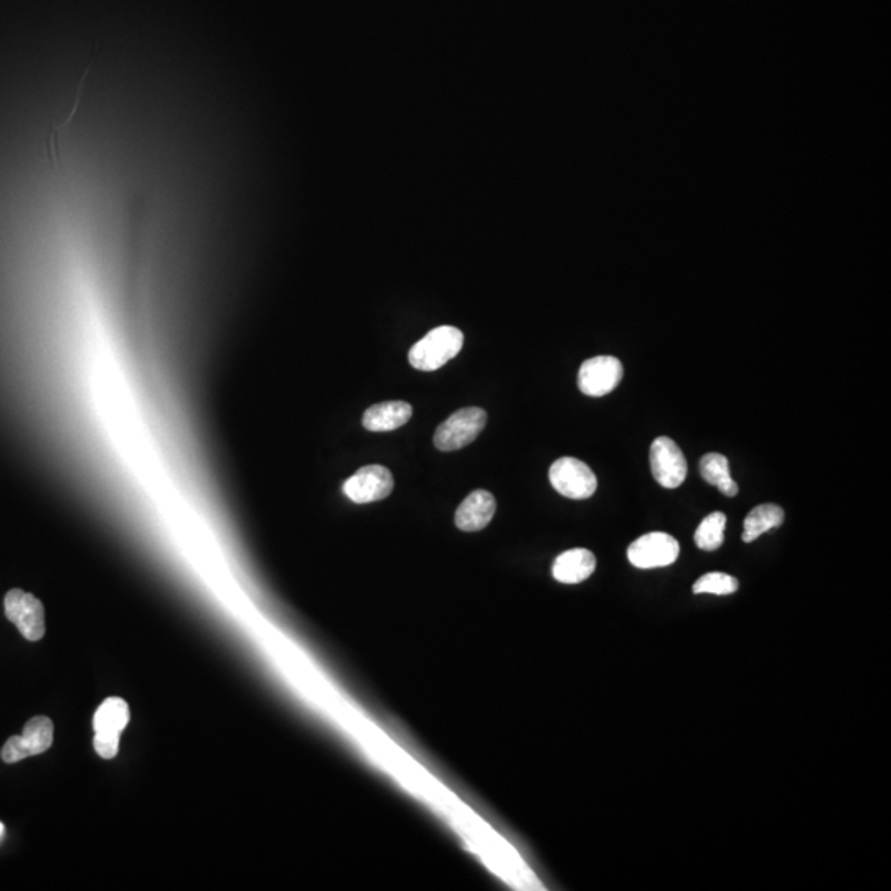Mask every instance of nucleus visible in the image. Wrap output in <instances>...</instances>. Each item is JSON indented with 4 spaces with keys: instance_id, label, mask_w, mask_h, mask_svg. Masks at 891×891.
<instances>
[{
    "instance_id": "obj_1",
    "label": "nucleus",
    "mask_w": 891,
    "mask_h": 891,
    "mask_svg": "<svg viewBox=\"0 0 891 891\" xmlns=\"http://www.w3.org/2000/svg\"><path fill=\"white\" fill-rule=\"evenodd\" d=\"M462 345L464 334L458 327H436L411 347L408 360L416 370L434 372L453 360L461 352Z\"/></svg>"
},
{
    "instance_id": "obj_2",
    "label": "nucleus",
    "mask_w": 891,
    "mask_h": 891,
    "mask_svg": "<svg viewBox=\"0 0 891 891\" xmlns=\"http://www.w3.org/2000/svg\"><path fill=\"white\" fill-rule=\"evenodd\" d=\"M131 712L126 700L119 697H109L99 705L93 718L95 728L96 753L103 759H113L118 756L119 740L121 733L128 726Z\"/></svg>"
},
{
    "instance_id": "obj_3",
    "label": "nucleus",
    "mask_w": 891,
    "mask_h": 891,
    "mask_svg": "<svg viewBox=\"0 0 891 891\" xmlns=\"http://www.w3.org/2000/svg\"><path fill=\"white\" fill-rule=\"evenodd\" d=\"M486 423L487 413L482 408H462L438 426L434 433V446L446 453L466 448L482 433Z\"/></svg>"
},
{
    "instance_id": "obj_4",
    "label": "nucleus",
    "mask_w": 891,
    "mask_h": 891,
    "mask_svg": "<svg viewBox=\"0 0 891 891\" xmlns=\"http://www.w3.org/2000/svg\"><path fill=\"white\" fill-rule=\"evenodd\" d=\"M553 489L568 499H590L598 489V479L591 467L576 458H560L550 467Z\"/></svg>"
},
{
    "instance_id": "obj_5",
    "label": "nucleus",
    "mask_w": 891,
    "mask_h": 891,
    "mask_svg": "<svg viewBox=\"0 0 891 891\" xmlns=\"http://www.w3.org/2000/svg\"><path fill=\"white\" fill-rule=\"evenodd\" d=\"M55 726L48 717H33L24 726L22 736H10L2 746L0 756L7 764L19 763L29 756L42 755L53 745Z\"/></svg>"
},
{
    "instance_id": "obj_6",
    "label": "nucleus",
    "mask_w": 891,
    "mask_h": 891,
    "mask_svg": "<svg viewBox=\"0 0 891 891\" xmlns=\"http://www.w3.org/2000/svg\"><path fill=\"white\" fill-rule=\"evenodd\" d=\"M680 545L672 535L652 532L637 538L627 550V558L639 570H652L672 565L679 558Z\"/></svg>"
},
{
    "instance_id": "obj_7",
    "label": "nucleus",
    "mask_w": 891,
    "mask_h": 891,
    "mask_svg": "<svg viewBox=\"0 0 891 891\" xmlns=\"http://www.w3.org/2000/svg\"><path fill=\"white\" fill-rule=\"evenodd\" d=\"M5 616L14 623L27 641H40L45 636V609L33 594L12 590L5 594Z\"/></svg>"
},
{
    "instance_id": "obj_8",
    "label": "nucleus",
    "mask_w": 891,
    "mask_h": 891,
    "mask_svg": "<svg viewBox=\"0 0 891 891\" xmlns=\"http://www.w3.org/2000/svg\"><path fill=\"white\" fill-rule=\"evenodd\" d=\"M652 476L665 489H677L684 484L689 466L682 449L674 439L660 436L651 446Z\"/></svg>"
},
{
    "instance_id": "obj_9",
    "label": "nucleus",
    "mask_w": 891,
    "mask_h": 891,
    "mask_svg": "<svg viewBox=\"0 0 891 891\" xmlns=\"http://www.w3.org/2000/svg\"><path fill=\"white\" fill-rule=\"evenodd\" d=\"M395 482L392 472L385 466H365L350 476L342 486V491L355 504H370L387 499L392 494Z\"/></svg>"
},
{
    "instance_id": "obj_10",
    "label": "nucleus",
    "mask_w": 891,
    "mask_h": 891,
    "mask_svg": "<svg viewBox=\"0 0 891 891\" xmlns=\"http://www.w3.org/2000/svg\"><path fill=\"white\" fill-rule=\"evenodd\" d=\"M624 368L621 360L611 355H599L586 360L578 373V387L588 396H604L613 392L623 380Z\"/></svg>"
},
{
    "instance_id": "obj_11",
    "label": "nucleus",
    "mask_w": 891,
    "mask_h": 891,
    "mask_svg": "<svg viewBox=\"0 0 891 891\" xmlns=\"http://www.w3.org/2000/svg\"><path fill=\"white\" fill-rule=\"evenodd\" d=\"M497 502L494 495L484 489L467 495L456 512V527L462 532H479L494 519Z\"/></svg>"
},
{
    "instance_id": "obj_12",
    "label": "nucleus",
    "mask_w": 891,
    "mask_h": 891,
    "mask_svg": "<svg viewBox=\"0 0 891 891\" xmlns=\"http://www.w3.org/2000/svg\"><path fill=\"white\" fill-rule=\"evenodd\" d=\"M596 570V557L586 548H573L558 555L553 563L555 580L563 585H578L588 580Z\"/></svg>"
},
{
    "instance_id": "obj_13",
    "label": "nucleus",
    "mask_w": 891,
    "mask_h": 891,
    "mask_svg": "<svg viewBox=\"0 0 891 891\" xmlns=\"http://www.w3.org/2000/svg\"><path fill=\"white\" fill-rule=\"evenodd\" d=\"M413 408L406 401H383L363 413V426L373 433L393 431L410 421Z\"/></svg>"
},
{
    "instance_id": "obj_14",
    "label": "nucleus",
    "mask_w": 891,
    "mask_h": 891,
    "mask_svg": "<svg viewBox=\"0 0 891 891\" xmlns=\"http://www.w3.org/2000/svg\"><path fill=\"white\" fill-rule=\"evenodd\" d=\"M700 476L710 486L718 487V491L726 497H735L738 494V484L730 474V462L723 454H705L700 459Z\"/></svg>"
},
{
    "instance_id": "obj_15",
    "label": "nucleus",
    "mask_w": 891,
    "mask_h": 891,
    "mask_svg": "<svg viewBox=\"0 0 891 891\" xmlns=\"http://www.w3.org/2000/svg\"><path fill=\"white\" fill-rule=\"evenodd\" d=\"M784 510L776 504H761L746 515L743 542H755L763 533L783 525Z\"/></svg>"
},
{
    "instance_id": "obj_16",
    "label": "nucleus",
    "mask_w": 891,
    "mask_h": 891,
    "mask_svg": "<svg viewBox=\"0 0 891 891\" xmlns=\"http://www.w3.org/2000/svg\"><path fill=\"white\" fill-rule=\"evenodd\" d=\"M725 528L726 515L723 512L707 515L695 532V545L705 552H715L723 545Z\"/></svg>"
},
{
    "instance_id": "obj_17",
    "label": "nucleus",
    "mask_w": 891,
    "mask_h": 891,
    "mask_svg": "<svg viewBox=\"0 0 891 891\" xmlns=\"http://www.w3.org/2000/svg\"><path fill=\"white\" fill-rule=\"evenodd\" d=\"M740 588V583L735 576L713 571L707 575L700 576L695 585H693V593L695 594H717V596H726L733 594Z\"/></svg>"
},
{
    "instance_id": "obj_18",
    "label": "nucleus",
    "mask_w": 891,
    "mask_h": 891,
    "mask_svg": "<svg viewBox=\"0 0 891 891\" xmlns=\"http://www.w3.org/2000/svg\"><path fill=\"white\" fill-rule=\"evenodd\" d=\"M4 837H5V827H4V824H2V822H0V842H2V840H4Z\"/></svg>"
}]
</instances>
